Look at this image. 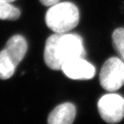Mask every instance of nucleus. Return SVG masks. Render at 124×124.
I'll list each match as a JSON object with an SVG mask.
<instances>
[{"mask_svg": "<svg viewBox=\"0 0 124 124\" xmlns=\"http://www.w3.org/2000/svg\"><path fill=\"white\" fill-rule=\"evenodd\" d=\"M97 108L106 123H119L124 117V98L117 93L105 94L98 101Z\"/></svg>", "mask_w": 124, "mask_h": 124, "instance_id": "obj_5", "label": "nucleus"}, {"mask_svg": "<svg viewBox=\"0 0 124 124\" xmlns=\"http://www.w3.org/2000/svg\"><path fill=\"white\" fill-rule=\"evenodd\" d=\"M100 82L102 88L107 91L119 90L124 85V62L117 57L108 58L101 68Z\"/></svg>", "mask_w": 124, "mask_h": 124, "instance_id": "obj_4", "label": "nucleus"}, {"mask_svg": "<svg viewBox=\"0 0 124 124\" xmlns=\"http://www.w3.org/2000/svg\"><path fill=\"white\" fill-rule=\"evenodd\" d=\"M86 52L82 38L76 34L55 33L46 40L43 58L52 70H59L67 61L85 58Z\"/></svg>", "mask_w": 124, "mask_h": 124, "instance_id": "obj_1", "label": "nucleus"}, {"mask_svg": "<svg viewBox=\"0 0 124 124\" xmlns=\"http://www.w3.org/2000/svg\"><path fill=\"white\" fill-rule=\"evenodd\" d=\"M27 49V42L20 34L14 35L8 40L5 49L0 52V78L5 80L14 75Z\"/></svg>", "mask_w": 124, "mask_h": 124, "instance_id": "obj_3", "label": "nucleus"}, {"mask_svg": "<svg viewBox=\"0 0 124 124\" xmlns=\"http://www.w3.org/2000/svg\"><path fill=\"white\" fill-rule=\"evenodd\" d=\"M45 21L49 29L55 33H66L78 24L79 11L72 2H58L47 11Z\"/></svg>", "mask_w": 124, "mask_h": 124, "instance_id": "obj_2", "label": "nucleus"}, {"mask_svg": "<svg viewBox=\"0 0 124 124\" xmlns=\"http://www.w3.org/2000/svg\"><path fill=\"white\" fill-rule=\"evenodd\" d=\"M76 109L75 105L70 102H65L58 105L48 117L50 124H70L76 117Z\"/></svg>", "mask_w": 124, "mask_h": 124, "instance_id": "obj_7", "label": "nucleus"}, {"mask_svg": "<svg viewBox=\"0 0 124 124\" xmlns=\"http://www.w3.org/2000/svg\"><path fill=\"white\" fill-rule=\"evenodd\" d=\"M113 46L120 58L124 62V29L118 28L112 34Z\"/></svg>", "mask_w": 124, "mask_h": 124, "instance_id": "obj_9", "label": "nucleus"}, {"mask_svg": "<svg viewBox=\"0 0 124 124\" xmlns=\"http://www.w3.org/2000/svg\"><path fill=\"white\" fill-rule=\"evenodd\" d=\"M2 1H5V2H12L15 1V0H2Z\"/></svg>", "mask_w": 124, "mask_h": 124, "instance_id": "obj_11", "label": "nucleus"}, {"mask_svg": "<svg viewBox=\"0 0 124 124\" xmlns=\"http://www.w3.org/2000/svg\"><path fill=\"white\" fill-rule=\"evenodd\" d=\"M20 16L17 8L5 1L0 0V19L5 20H16Z\"/></svg>", "mask_w": 124, "mask_h": 124, "instance_id": "obj_8", "label": "nucleus"}, {"mask_svg": "<svg viewBox=\"0 0 124 124\" xmlns=\"http://www.w3.org/2000/svg\"><path fill=\"white\" fill-rule=\"evenodd\" d=\"M40 2L44 6H52L60 2V0H40Z\"/></svg>", "mask_w": 124, "mask_h": 124, "instance_id": "obj_10", "label": "nucleus"}, {"mask_svg": "<svg viewBox=\"0 0 124 124\" xmlns=\"http://www.w3.org/2000/svg\"><path fill=\"white\" fill-rule=\"evenodd\" d=\"M61 70L66 76L74 80L91 79L96 73L93 65L85 60L84 58H77L67 61L62 66Z\"/></svg>", "mask_w": 124, "mask_h": 124, "instance_id": "obj_6", "label": "nucleus"}]
</instances>
